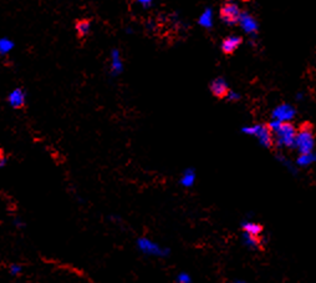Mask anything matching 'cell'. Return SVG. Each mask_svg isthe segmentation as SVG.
I'll list each match as a JSON object with an SVG mask.
<instances>
[{"label":"cell","mask_w":316,"mask_h":283,"mask_svg":"<svg viewBox=\"0 0 316 283\" xmlns=\"http://www.w3.org/2000/svg\"><path fill=\"white\" fill-rule=\"evenodd\" d=\"M14 48V43L10 40V39L8 38H1V40H0V53L3 55L8 54V53H10L11 50H13Z\"/></svg>","instance_id":"cell-18"},{"label":"cell","mask_w":316,"mask_h":283,"mask_svg":"<svg viewBox=\"0 0 316 283\" xmlns=\"http://www.w3.org/2000/svg\"><path fill=\"white\" fill-rule=\"evenodd\" d=\"M200 27L205 28V29H211L213 27V10L211 8H207L199 16L198 20Z\"/></svg>","instance_id":"cell-16"},{"label":"cell","mask_w":316,"mask_h":283,"mask_svg":"<svg viewBox=\"0 0 316 283\" xmlns=\"http://www.w3.org/2000/svg\"><path fill=\"white\" fill-rule=\"evenodd\" d=\"M296 135V129L289 122H285L278 131L274 132V142L278 147H295Z\"/></svg>","instance_id":"cell-2"},{"label":"cell","mask_w":316,"mask_h":283,"mask_svg":"<svg viewBox=\"0 0 316 283\" xmlns=\"http://www.w3.org/2000/svg\"><path fill=\"white\" fill-rule=\"evenodd\" d=\"M239 25L242 29L250 35H254L258 30V23L257 20L248 13H242L241 19H239Z\"/></svg>","instance_id":"cell-7"},{"label":"cell","mask_w":316,"mask_h":283,"mask_svg":"<svg viewBox=\"0 0 316 283\" xmlns=\"http://www.w3.org/2000/svg\"><path fill=\"white\" fill-rule=\"evenodd\" d=\"M242 11L234 3H228L220 10V19L227 25H234L239 23Z\"/></svg>","instance_id":"cell-5"},{"label":"cell","mask_w":316,"mask_h":283,"mask_svg":"<svg viewBox=\"0 0 316 283\" xmlns=\"http://www.w3.org/2000/svg\"><path fill=\"white\" fill-rule=\"evenodd\" d=\"M241 227L243 232L250 233V235L253 236H257V237H262L263 231H264L262 225L258 224V222L251 221V220H244V221L242 222Z\"/></svg>","instance_id":"cell-9"},{"label":"cell","mask_w":316,"mask_h":283,"mask_svg":"<svg viewBox=\"0 0 316 283\" xmlns=\"http://www.w3.org/2000/svg\"><path fill=\"white\" fill-rule=\"evenodd\" d=\"M276 160H278V161L283 165L284 168H287V170L290 171L292 175H295V173H296V166H295V165L292 164L290 160H288L287 157L284 156V155H280V154L276 155Z\"/></svg>","instance_id":"cell-17"},{"label":"cell","mask_w":316,"mask_h":283,"mask_svg":"<svg viewBox=\"0 0 316 283\" xmlns=\"http://www.w3.org/2000/svg\"><path fill=\"white\" fill-rule=\"evenodd\" d=\"M295 113H296V111H295V109L292 105L283 104V105H279L274 109L271 116H273L274 120H278V121L285 124V122H290L294 119Z\"/></svg>","instance_id":"cell-6"},{"label":"cell","mask_w":316,"mask_h":283,"mask_svg":"<svg viewBox=\"0 0 316 283\" xmlns=\"http://www.w3.org/2000/svg\"><path fill=\"white\" fill-rule=\"evenodd\" d=\"M296 99H297V100H301V99H303V95H301V94H300V95H297V96H296Z\"/></svg>","instance_id":"cell-28"},{"label":"cell","mask_w":316,"mask_h":283,"mask_svg":"<svg viewBox=\"0 0 316 283\" xmlns=\"http://www.w3.org/2000/svg\"><path fill=\"white\" fill-rule=\"evenodd\" d=\"M123 70V64H122L121 55H120L119 50H112L111 53V73L114 75H119Z\"/></svg>","instance_id":"cell-14"},{"label":"cell","mask_w":316,"mask_h":283,"mask_svg":"<svg viewBox=\"0 0 316 283\" xmlns=\"http://www.w3.org/2000/svg\"><path fill=\"white\" fill-rule=\"evenodd\" d=\"M242 39L237 35L228 36L227 39H224L222 43V50L225 53V54H232L234 53L237 49L241 46Z\"/></svg>","instance_id":"cell-12"},{"label":"cell","mask_w":316,"mask_h":283,"mask_svg":"<svg viewBox=\"0 0 316 283\" xmlns=\"http://www.w3.org/2000/svg\"><path fill=\"white\" fill-rule=\"evenodd\" d=\"M8 101L10 104L11 108L19 109L22 106H24L25 104V92L24 90L20 89V87H17V89H14L13 91L9 94Z\"/></svg>","instance_id":"cell-10"},{"label":"cell","mask_w":316,"mask_h":283,"mask_svg":"<svg viewBox=\"0 0 316 283\" xmlns=\"http://www.w3.org/2000/svg\"><path fill=\"white\" fill-rule=\"evenodd\" d=\"M193 280L191 275L187 272H179L176 276V283H192Z\"/></svg>","instance_id":"cell-20"},{"label":"cell","mask_w":316,"mask_h":283,"mask_svg":"<svg viewBox=\"0 0 316 283\" xmlns=\"http://www.w3.org/2000/svg\"><path fill=\"white\" fill-rule=\"evenodd\" d=\"M195 170L192 168H188L182 172L181 178H179V184L183 187H192L195 182Z\"/></svg>","instance_id":"cell-13"},{"label":"cell","mask_w":316,"mask_h":283,"mask_svg":"<svg viewBox=\"0 0 316 283\" xmlns=\"http://www.w3.org/2000/svg\"><path fill=\"white\" fill-rule=\"evenodd\" d=\"M211 91L212 94L217 97L227 96V94L229 92L227 81H225L223 78L214 79V80L211 83Z\"/></svg>","instance_id":"cell-8"},{"label":"cell","mask_w":316,"mask_h":283,"mask_svg":"<svg viewBox=\"0 0 316 283\" xmlns=\"http://www.w3.org/2000/svg\"><path fill=\"white\" fill-rule=\"evenodd\" d=\"M76 30H77L78 35L85 36L87 35V34L90 32V30H91V25H90V23L86 22V20H82V22L77 23V25H76Z\"/></svg>","instance_id":"cell-19"},{"label":"cell","mask_w":316,"mask_h":283,"mask_svg":"<svg viewBox=\"0 0 316 283\" xmlns=\"http://www.w3.org/2000/svg\"><path fill=\"white\" fill-rule=\"evenodd\" d=\"M314 147H315V139H314L313 130L309 125H304L297 131L295 148L300 154H309V152H314Z\"/></svg>","instance_id":"cell-3"},{"label":"cell","mask_w":316,"mask_h":283,"mask_svg":"<svg viewBox=\"0 0 316 283\" xmlns=\"http://www.w3.org/2000/svg\"><path fill=\"white\" fill-rule=\"evenodd\" d=\"M136 247L145 256L156 257V258H167L170 255V248L161 246L156 241L146 236H141L136 240Z\"/></svg>","instance_id":"cell-1"},{"label":"cell","mask_w":316,"mask_h":283,"mask_svg":"<svg viewBox=\"0 0 316 283\" xmlns=\"http://www.w3.org/2000/svg\"><path fill=\"white\" fill-rule=\"evenodd\" d=\"M233 282L234 283H248L246 281H244V280H233Z\"/></svg>","instance_id":"cell-27"},{"label":"cell","mask_w":316,"mask_h":283,"mask_svg":"<svg viewBox=\"0 0 316 283\" xmlns=\"http://www.w3.org/2000/svg\"><path fill=\"white\" fill-rule=\"evenodd\" d=\"M281 125H283V122H280V121H278V120H271L270 122H269V125H267V127H269V129L271 130V132H275V131H278L279 129H280L281 127Z\"/></svg>","instance_id":"cell-22"},{"label":"cell","mask_w":316,"mask_h":283,"mask_svg":"<svg viewBox=\"0 0 316 283\" xmlns=\"http://www.w3.org/2000/svg\"><path fill=\"white\" fill-rule=\"evenodd\" d=\"M137 1L141 4V5H144V6H149L152 3V0H137Z\"/></svg>","instance_id":"cell-25"},{"label":"cell","mask_w":316,"mask_h":283,"mask_svg":"<svg viewBox=\"0 0 316 283\" xmlns=\"http://www.w3.org/2000/svg\"><path fill=\"white\" fill-rule=\"evenodd\" d=\"M227 99L229 100V101H238L239 99H241V95L238 94V92L235 91H230L227 94Z\"/></svg>","instance_id":"cell-23"},{"label":"cell","mask_w":316,"mask_h":283,"mask_svg":"<svg viewBox=\"0 0 316 283\" xmlns=\"http://www.w3.org/2000/svg\"><path fill=\"white\" fill-rule=\"evenodd\" d=\"M316 162V152H309V154H300L296 159V166L299 168H308L310 165Z\"/></svg>","instance_id":"cell-15"},{"label":"cell","mask_w":316,"mask_h":283,"mask_svg":"<svg viewBox=\"0 0 316 283\" xmlns=\"http://www.w3.org/2000/svg\"><path fill=\"white\" fill-rule=\"evenodd\" d=\"M242 242L251 251H257L263 245L262 237H257V236H253L250 233H246V232H242Z\"/></svg>","instance_id":"cell-11"},{"label":"cell","mask_w":316,"mask_h":283,"mask_svg":"<svg viewBox=\"0 0 316 283\" xmlns=\"http://www.w3.org/2000/svg\"><path fill=\"white\" fill-rule=\"evenodd\" d=\"M242 131L246 135L255 136L259 141V143L264 147H270L274 143V136L271 130L267 126L263 125H254V126H245L242 129Z\"/></svg>","instance_id":"cell-4"},{"label":"cell","mask_w":316,"mask_h":283,"mask_svg":"<svg viewBox=\"0 0 316 283\" xmlns=\"http://www.w3.org/2000/svg\"><path fill=\"white\" fill-rule=\"evenodd\" d=\"M9 273H10L11 276H19L22 275L23 272V266L19 263H11L10 266H9Z\"/></svg>","instance_id":"cell-21"},{"label":"cell","mask_w":316,"mask_h":283,"mask_svg":"<svg viewBox=\"0 0 316 283\" xmlns=\"http://www.w3.org/2000/svg\"><path fill=\"white\" fill-rule=\"evenodd\" d=\"M14 226L17 227V228H24L25 227V222L23 221V220H20L19 217H17V219H14Z\"/></svg>","instance_id":"cell-24"},{"label":"cell","mask_w":316,"mask_h":283,"mask_svg":"<svg viewBox=\"0 0 316 283\" xmlns=\"http://www.w3.org/2000/svg\"><path fill=\"white\" fill-rule=\"evenodd\" d=\"M224 283H234V282H233V281H227V282H224Z\"/></svg>","instance_id":"cell-29"},{"label":"cell","mask_w":316,"mask_h":283,"mask_svg":"<svg viewBox=\"0 0 316 283\" xmlns=\"http://www.w3.org/2000/svg\"><path fill=\"white\" fill-rule=\"evenodd\" d=\"M6 165V159H4V155L1 154V159H0V168H4Z\"/></svg>","instance_id":"cell-26"}]
</instances>
